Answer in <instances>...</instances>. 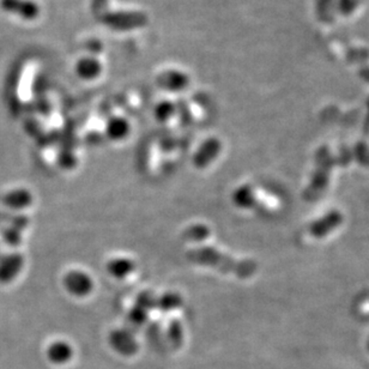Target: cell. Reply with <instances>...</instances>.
Listing matches in <instances>:
<instances>
[{"label": "cell", "instance_id": "cell-16", "mask_svg": "<svg viewBox=\"0 0 369 369\" xmlns=\"http://www.w3.org/2000/svg\"><path fill=\"white\" fill-rule=\"evenodd\" d=\"M209 236V229L205 225H192L183 232V239L187 241H198L205 240Z\"/></svg>", "mask_w": 369, "mask_h": 369}, {"label": "cell", "instance_id": "cell-5", "mask_svg": "<svg viewBox=\"0 0 369 369\" xmlns=\"http://www.w3.org/2000/svg\"><path fill=\"white\" fill-rule=\"evenodd\" d=\"M24 267L23 255L10 253L0 258V283L8 284L14 281Z\"/></svg>", "mask_w": 369, "mask_h": 369}, {"label": "cell", "instance_id": "cell-1", "mask_svg": "<svg viewBox=\"0 0 369 369\" xmlns=\"http://www.w3.org/2000/svg\"><path fill=\"white\" fill-rule=\"evenodd\" d=\"M108 0H92L94 15L113 31H134L148 27L149 16L139 10H111Z\"/></svg>", "mask_w": 369, "mask_h": 369}, {"label": "cell", "instance_id": "cell-3", "mask_svg": "<svg viewBox=\"0 0 369 369\" xmlns=\"http://www.w3.org/2000/svg\"><path fill=\"white\" fill-rule=\"evenodd\" d=\"M190 83V76L178 69L164 70L156 77L157 87L169 92H183L188 88Z\"/></svg>", "mask_w": 369, "mask_h": 369}, {"label": "cell", "instance_id": "cell-19", "mask_svg": "<svg viewBox=\"0 0 369 369\" xmlns=\"http://www.w3.org/2000/svg\"><path fill=\"white\" fill-rule=\"evenodd\" d=\"M1 235H3V240L5 241V244L11 246V247H16L22 242V232L18 229L14 228V227L4 229Z\"/></svg>", "mask_w": 369, "mask_h": 369}, {"label": "cell", "instance_id": "cell-12", "mask_svg": "<svg viewBox=\"0 0 369 369\" xmlns=\"http://www.w3.org/2000/svg\"><path fill=\"white\" fill-rule=\"evenodd\" d=\"M131 126L127 119L113 117L107 122L106 134L113 141H122L129 136Z\"/></svg>", "mask_w": 369, "mask_h": 369}, {"label": "cell", "instance_id": "cell-10", "mask_svg": "<svg viewBox=\"0 0 369 369\" xmlns=\"http://www.w3.org/2000/svg\"><path fill=\"white\" fill-rule=\"evenodd\" d=\"M3 203L10 209L23 210L31 206L33 203V196L26 188H16L5 194L3 197Z\"/></svg>", "mask_w": 369, "mask_h": 369}, {"label": "cell", "instance_id": "cell-15", "mask_svg": "<svg viewBox=\"0 0 369 369\" xmlns=\"http://www.w3.org/2000/svg\"><path fill=\"white\" fill-rule=\"evenodd\" d=\"M155 118L161 122H166L168 120H171L174 114H176V106L174 103L171 101H161L160 103H157V106L155 107Z\"/></svg>", "mask_w": 369, "mask_h": 369}, {"label": "cell", "instance_id": "cell-22", "mask_svg": "<svg viewBox=\"0 0 369 369\" xmlns=\"http://www.w3.org/2000/svg\"><path fill=\"white\" fill-rule=\"evenodd\" d=\"M339 10L343 12V15H351V12L354 11L358 6L356 0H339Z\"/></svg>", "mask_w": 369, "mask_h": 369}, {"label": "cell", "instance_id": "cell-2", "mask_svg": "<svg viewBox=\"0 0 369 369\" xmlns=\"http://www.w3.org/2000/svg\"><path fill=\"white\" fill-rule=\"evenodd\" d=\"M187 258L199 265L213 267L225 274H234L239 277L248 278L255 274L257 265L250 260H236L228 255H222L211 247L194 248L187 252Z\"/></svg>", "mask_w": 369, "mask_h": 369}, {"label": "cell", "instance_id": "cell-6", "mask_svg": "<svg viewBox=\"0 0 369 369\" xmlns=\"http://www.w3.org/2000/svg\"><path fill=\"white\" fill-rule=\"evenodd\" d=\"M103 65L95 55H84L75 64V73L83 80H95L101 77Z\"/></svg>", "mask_w": 369, "mask_h": 369}, {"label": "cell", "instance_id": "cell-11", "mask_svg": "<svg viewBox=\"0 0 369 369\" xmlns=\"http://www.w3.org/2000/svg\"><path fill=\"white\" fill-rule=\"evenodd\" d=\"M73 346L66 342H54L47 349V358L52 363L64 365L73 358Z\"/></svg>", "mask_w": 369, "mask_h": 369}, {"label": "cell", "instance_id": "cell-14", "mask_svg": "<svg viewBox=\"0 0 369 369\" xmlns=\"http://www.w3.org/2000/svg\"><path fill=\"white\" fill-rule=\"evenodd\" d=\"M341 220H342V218H341V216H339V213H331L330 216L325 217V218H323V220H321L319 223H316V225H313V235H325L326 232H330V230H332V229L335 228V227H337L339 222H341Z\"/></svg>", "mask_w": 369, "mask_h": 369}, {"label": "cell", "instance_id": "cell-17", "mask_svg": "<svg viewBox=\"0 0 369 369\" xmlns=\"http://www.w3.org/2000/svg\"><path fill=\"white\" fill-rule=\"evenodd\" d=\"M181 304H183L181 297L178 294L174 293L164 294V296L157 300V306L164 311L178 309L181 306Z\"/></svg>", "mask_w": 369, "mask_h": 369}, {"label": "cell", "instance_id": "cell-8", "mask_svg": "<svg viewBox=\"0 0 369 369\" xmlns=\"http://www.w3.org/2000/svg\"><path fill=\"white\" fill-rule=\"evenodd\" d=\"M109 343L115 351L124 356L134 355L138 351L137 341L129 330H117L112 332Z\"/></svg>", "mask_w": 369, "mask_h": 369}, {"label": "cell", "instance_id": "cell-13", "mask_svg": "<svg viewBox=\"0 0 369 369\" xmlns=\"http://www.w3.org/2000/svg\"><path fill=\"white\" fill-rule=\"evenodd\" d=\"M109 274L117 278H124L131 274L134 269V264L126 258L113 259L107 267Z\"/></svg>", "mask_w": 369, "mask_h": 369}, {"label": "cell", "instance_id": "cell-7", "mask_svg": "<svg viewBox=\"0 0 369 369\" xmlns=\"http://www.w3.org/2000/svg\"><path fill=\"white\" fill-rule=\"evenodd\" d=\"M64 284L70 293L80 297L88 295L92 289V278L82 271H71L66 274Z\"/></svg>", "mask_w": 369, "mask_h": 369}, {"label": "cell", "instance_id": "cell-18", "mask_svg": "<svg viewBox=\"0 0 369 369\" xmlns=\"http://www.w3.org/2000/svg\"><path fill=\"white\" fill-rule=\"evenodd\" d=\"M168 337L171 341V346H174L176 349H180L183 346V328L178 321H171L169 330H168Z\"/></svg>", "mask_w": 369, "mask_h": 369}, {"label": "cell", "instance_id": "cell-9", "mask_svg": "<svg viewBox=\"0 0 369 369\" xmlns=\"http://www.w3.org/2000/svg\"><path fill=\"white\" fill-rule=\"evenodd\" d=\"M221 151V143L216 138H210L203 143L202 146L196 154L194 164L199 168H205L211 164Z\"/></svg>", "mask_w": 369, "mask_h": 369}, {"label": "cell", "instance_id": "cell-23", "mask_svg": "<svg viewBox=\"0 0 369 369\" xmlns=\"http://www.w3.org/2000/svg\"><path fill=\"white\" fill-rule=\"evenodd\" d=\"M362 73H363V78H365V80H369V69L363 70Z\"/></svg>", "mask_w": 369, "mask_h": 369}, {"label": "cell", "instance_id": "cell-21", "mask_svg": "<svg viewBox=\"0 0 369 369\" xmlns=\"http://www.w3.org/2000/svg\"><path fill=\"white\" fill-rule=\"evenodd\" d=\"M157 306V300L150 293L141 294L138 300V307L149 311L150 309H154Z\"/></svg>", "mask_w": 369, "mask_h": 369}, {"label": "cell", "instance_id": "cell-20", "mask_svg": "<svg viewBox=\"0 0 369 369\" xmlns=\"http://www.w3.org/2000/svg\"><path fill=\"white\" fill-rule=\"evenodd\" d=\"M146 318H148V311H145L138 306L132 312L129 313V321L131 323H134V326H141V323H144Z\"/></svg>", "mask_w": 369, "mask_h": 369}, {"label": "cell", "instance_id": "cell-4", "mask_svg": "<svg viewBox=\"0 0 369 369\" xmlns=\"http://www.w3.org/2000/svg\"><path fill=\"white\" fill-rule=\"evenodd\" d=\"M0 8L24 21H34L40 16V6L34 0H0Z\"/></svg>", "mask_w": 369, "mask_h": 369}]
</instances>
